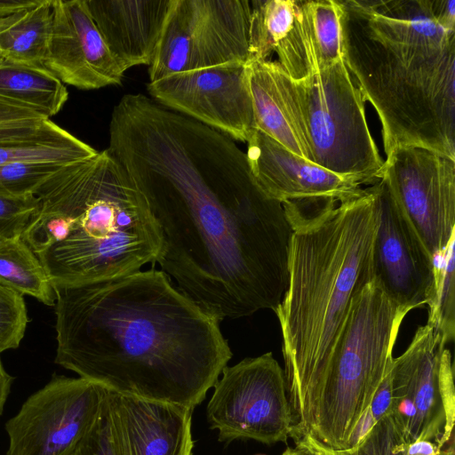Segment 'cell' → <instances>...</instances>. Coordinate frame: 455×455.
<instances>
[{"instance_id": "cell-31", "label": "cell", "mask_w": 455, "mask_h": 455, "mask_svg": "<svg viewBox=\"0 0 455 455\" xmlns=\"http://www.w3.org/2000/svg\"><path fill=\"white\" fill-rule=\"evenodd\" d=\"M37 208L35 195L27 196H0V243L22 237Z\"/></svg>"}, {"instance_id": "cell-19", "label": "cell", "mask_w": 455, "mask_h": 455, "mask_svg": "<svg viewBox=\"0 0 455 455\" xmlns=\"http://www.w3.org/2000/svg\"><path fill=\"white\" fill-rule=\"evenodd\" d=\"M249 30V62L273 52L294 81L315 72L307 25L300 0H253Z\"/></svg>"}, {"instance_id": "cell-23", "label": "cell", "mask_w": 455, "mask_h": 455, "mask_svg": "<svg viewBox=\"0 0 455 455\" xmlns=\"http://www.w3.org/2000/svg\"><path fill=\"white\" fill-rule=\"evenodd\" d=\"M96 149L46 120L36 133L0 142V165L13 163L68 164L95 156Z\"/></svg>"}, {"instance_id": "cell-35", "label": "cell", "mask_w": 455, "mask_h": 455, "mask_svg": "<svg viewBox=\"0 0 455 455\" xmlns=\"http://www.w3.org/2000/svg\"><path fill=\"white\" fill-rule=\"evenodd\" d=\"M13 378L5 371L0 359V416L9 395Z\"/></svg>"}, {"instance_id": "cell-3", "label": "cell", "mask_w": 455, "mask_h": 455, "mask_svg": "<svg viewBox=\"0 0 455 455\" xmlns=\"http://www.w3.org/2000/svg\"><path fill=\"white\" fill-rule=\"evenodd\" d=\"M339 1L343 60L386 155L418 147L455 161V1Z\"/></svg>"}, {"instance_id": "cell-2", "label": "cell", "mask_w": 455, "mask_h": 455, "mask_svg": "<svg viewBox=\"0 0 455 455\" xmlns=\"http://www.w3.org/2000/svg\"><path fill=\"white\" fill-rule=\"evenodd\" d=\"M52 286L55 363L110 392L193 411L232 357L220 322L159 269Z\"/></svg>"}, {"instance_id": "cell-15", "label": "cell", "mask_w": 455, "mask_h": 455, "mask_svg": "<svg viewBox=\"0 0 455 455\" xmlns=\"http://www.w3.org/2000/svg\"><path fill=\"white\" fill-rule=\"evenodd\" d=\"M52 12L43 65L64 84L80 90L121 84L127 68L106 44L86 0H52Z\"/></svg>"}, {"instance_id": "cell-13", "label": "cell", "mask_w": 455, "mask_h": 455, "mask_svg": "<svg viewBox=\"0 0 455 455\" xmlns=\"http://www.w3.org/2000/svg\"><path fill=\"white\" fill-rule=\"evenodd\" d=\"M147 90L158 104L233 140L247 142L256 130L245 63L172 74L149 82Z\"/></svg>"}, {"instance_id": "cell-7", "label": "cell", "mask_w": 455, "mask_h": 455, "mask_svg": "<svg viewBox=\"0 0 455 455\" xmlns=\"http://www.w3.org/2000/svg\"><path fill=\"white\" fill-rule=\"evenodd\" d=\"M276 71L313 163L360 185L380 180L385 160L367 124L365 100L344 60L299 81L292 80L277 61Z\"/></svg>"}, {"instance_id": "cell-29", "label": "cell", "mask_w": 455, "mask_h": 455, "mask_svg": "<svg viewBox=\"0 0 455 455\" xmlns=\"http://www.w3.org/2000/svg\"><path fill=\"white\" fill-rule=\"evenodd\" d=\"M28 323L23 295L0 283V354L20 346Z\"/></svg>"}, {"instance_id": "cell-17", "label": "cell", "mask_w": 455, "mask_h": 455, "mask_svg": "<svg viewBox=\"0 0 455 455\" xmlns=\"http://www.w3.org/2000/svg\"><path fill=\"white\" fill-rule=\"evenodd\" d=\"M123 455H192V410L108 391Z\"/></svg>"}, {"instance_id": "cell-1", "label": "cell", "mask_w": 455, "mask_h": 455, "mask_svg": "<svg viewBox=\"0 0 455 455\" xmlns=\"http://www.w3.org/2000/svg\"><path fill=\"white\" fill-rule=\"evenodd\" d=\"M107 149L143 196L156 262L184 295L220 322L278 307L293 230L231 138L130 93L113 108Z\"/></svg>"}, {"instance_id": "cell-28", "label": "cell", "mask_w": 455, "mask_h": 455, "mask_svg": "<svg viewBox=\"0 0 455 455\" xmlns=\"http://www.w3.org/2000/svg\"><path fill=\"white\" fill-rule=\"evenodd\" d=\"M70 455H123L112 419L108 390L93 421Z\"/></svg>"}, {"instance_id": "cell-22", "label": "cell", "mask_w": 455, "mask_h": 455, "mask_svg": "<svg viewBox=\"0 0 455 455\" xmlns=\"http://www.w3.org/2000/svg\"><path fill=\"white\" fill-rule=\"evenodd\" d=\"M52 1L31 0L25 7L0 17V57L43 64L52 31Z\"/></svg>"}, {"instance_id": "cell-5", "label": "cell", "mask_w": 455, "mask_h": 455, "mask_svg": "<svg viewBox=\"0 0 455 455\" xmlns=\"http://www.w3.org/2000/svg\"><path fill=\"white\" fill-rule=\"evenodd\" d=\"M22 239L52 285L82 284L156 262L161 238L147 203L108 149L62 165L36 191Z\"/></svg>"}, {"instance_id": "cell-37", "label": "cell", "mask_w": 455, "mask_h": 455, "mask_svg": "<svg viewBox=\"0 0 455 455\" xmlns=\"http://www.w3.org/2000/svg\"><path fill=\"white\" fill-rule=\"evenodd\" d=\"M30 1L31 0H0V17L25 7Z\"/></svg>"}, {"instance_id": "cell-36", "label": "cell", "mask_w": 455, "mask_h": 455, "mask_svg": "<svg viewBox=\"0 0 455 455\" xmlns=\"http://www.w3.org/2000/svg\"><path fill=\"white\" fill-rule=\"evenodd\" d=\"M438 451L439 449L434 443L421 441L410 444L407 455H437Z\"/></svg>"}, {"instance_id": "cell-6", "label": "cell", "mask_w": 455, "mask_h": 455, "mask_svg": "<svg viewBox=\"0 0 455 455\" xmlns=\"http://www.w3.org/2000/svg\"><path fill=\"white\" fill-rule=\"evenodd\" d=\"M407 314L374 280L357 291L318 384L293 418L291 438L309 435L330 448L355 446Z\"/></svg>"}, {"instance_id": "cell-26", "label": "cell", "mask_w": 455, "mask_h": 455, "mask_svg": "<svg viewBox=\"0 0 455 455\" xmlns=\"http://www.w3.org/2000/svg\"><path fill=\"white\" fill-rule=\"evenodd\" d=\"M455 236L433 259L434 279L427 305V324L434 327L445 344L455 337Z\"/></svg>"}, {"instance_id": "cell-34", "label": "cell", "mask_w": 455, "mask_h": 455, "mask_svg": "<svg viewBox=\"0 0 455 455\" xmlns=\"http://www.w3.org/2000/svg\"><path fill=\"white\" fill-rule=\"evenodd\" d=\"M44 118L23 107L0 100V123Z\"/></svg>"}, {"instance_id": "cell-30", "label": "cell", "mask_w": 455, "mask_h": 455, "mask_svg": "<svg viewBox=\"0 0 455 455\" xmlns=\"http://www.w3.org/2000/svg\"><path fill=\"white\" fill-rule=\"evenodd\" d=\"M409 446L388 413L377 421L355 447L357 455H407Z\"/></svg>"}, {"instance_id": "cell-16", "label": "cell", "mask_w": 455, "mask_h": 455, "mask_svg": "<svg viewBox=\"0 0 455 455\" xmlns=\"http://www.w3.org/2000/svg\"><path fill=\"white\" fill-rule=\"evenodd\" d=\"M246 143L245 154L257 182L270 198L281 204H339L364 191L355 180L303 159L257 129Z\"/></svg>"}, {"instance_id": "cell-27", "label": "cell", "mask_w": 455, "mask_h": 455, "mask_svg": "<svg viewBox=\"0 0 455 455\" xmlns=\"http://www.w3.org/2000/svg\"><path fill=\"white\" fill-rule=\"evenodd\" d=\"M65 165V164H64ZM62 165L44 163H13L0 165V196H27Z\"/></svg>"}, {"instance_id": "cell-33", "label": "cell", "mask_w": 455, "mask_h": 455, "mask_svg": "<svg viewBox=\"0 0 455 455\" xmlns=\"http://www.w3.org/2000/svg\"><path fill=\"white\" fill-rule=\"evenodd\" d=\"M295 447L300 449L305 455H357L355 447L338 450L326 446L309 435L292 437Z\"/></svg>"}, {"instance_id": "cell-32", "label": "cell", "mask_w": 455, "mask_h": 455, "mask_svg": "<svg viewBox=\"0 0 455 455\" xmlns=\"http://www.w3.org/2000/svg\"><path fill=\"white\" fill-rule=\"evenodd\" d=\"M46 118H36L0 123V142L31 136L39 132Z\"/></svg>"}, {"instance_id": "cell-39", "label": "cell", "mask_w": 455, "mask_h": 455, "mask_svg": "<svg viewBox=\"0 0 455 455\" xmlns=\"http://www.w3.org/2000/svg\"><path fill=\"white\" fill-rule=\"evenodd\" d=\"M282 455H305V454H304V452H303L300 449H299V448H297V447H295V448H290V447H288V448H287V449H286V450L282 453Z\"/></svg>"}, {"instance_id": "cell-14", "label": "cell", "mask_w": 455, "mask_h": 455, "mask_svg": "<svg viewBox=\"0 0 455 455\" xmlns=\"http://www.w3.org/2000/svg\"><path fill=\"white\" fill-rule=\"evenodd\" d=\"M378 207L371 268L374 280L400 308L410 312L428 301L434 266L397 204L387 180L373 184Z\"/></svg>"}, {"instance_id": "cell-38", "label": "cell", "mask_w": 455, "mask_h": 455, "mask_svg": "<svg viewBox=\"0 0 455 455\" xmlns=\"http://www.w3.org/2000/svg\"><path fill=\"white\" fill-rule=\"evenodd\" d=\"M454 434L451 436L449 442L439 450L437 455H455V446H454Z\"/></svg>"}, {"instance_id": "cell-24", "label": "cell", "mask_w": 455, "mask_h": 455, "mask_svg": "<svg viewBox=\"0 0 455 455\" xmlns=\"http://www.w3.org/2000/svg\"><path fill=\"white\" fill-rule=\"evenodd\" d=\"M0 283L46 306L55 304L53 286L43 264L21 237L0 243Z\"/></svg>"}, {"instance_id": "cell-4", "label": "cell", "mask_w": 455, "mask_h": 455, "mask_svg": "<svg viewBox=\"0 0 455 455\" xmlns=\"http://www.w3.org/2000/svg\"><path fill=\"white\" fill-rule=\"evenodd\" d=\"M282 204L293 232L288 286L274 312L294 418L325 370L354 295L372 280L378 207L373 185L352 200L313 212Z\"/></svg>"}, {"instance_id": "cell-25", "label": "cell", "mask_w": 455, "mask_h": 455, "mask_svg": "<svg viewBox=\"0 0 455 455\" xmlns=\"http://www.w3.org/2000/svg\"><path fill=\"white\" fill-rule=\"evenodd\" d=\"M312 48L315 71L343 59L339 0H300Z\"/></svg>"}, {"instance_id": "cell-18", "label": "cell", "mask_w": 455, "mask_h": 455, "mask_svg": "<svg viewBox=\"0 0 455 455\" xmlns=\"http://www.w3.org/2000/svg\"><path fill=\"white\" fill-rule=\"evenodd\" d=\"M173 0H86L113 55L129 69L149 66Z\"/></svg>"}, {"instance_id": "cell-9", "label": "cell", "mask_w": 455, "mask_h": 455, "mask_svg": "<svg viewBox=\"0 0 455 455\" xmlns=\"http://www.w3.org/2000/svg\"><path fill=\"white\" fill-rule=\"evenodd\" d=\"M251 14L248 0H173L149 82L227 63L249 61Z\"/></svg>"}, {"instance_id": "cell-10", "label": "cell", "mask_w": 455, "mask_h": 455, "mask_svg": "<svg viewBox=\"0 0 455 455\" xmlns=\"http://www.w3.org/2000/svg\"><path fill=\"white\" fill-rule=\"evenodd\" d=\"M207 405L219 441L286 442L293 428L283 370L268 352L222 370Z\"/></svg>"}, {"instance_id": "cell-21", "label": "cell", "mask_w": 455, "mask_h": 455, "mask_svg": "<svg viewBox=\"0 0 455 455\" xmlns=\"http://www.w3.org/2000/svg\"><path fill=\"white\" fill-rule=\"evenodd\" d=\"M68 98L66 85L43 64L0 57V100L50 119L61 110Z\"/></svg>"}, {"instance_id": "cell-11", "label": "cell", "mask_w": 455, "mask_h": 455, "mask_svg": "<svg viewBox=\"0 0 455 455\" xmlns=\"http://www.w3.org/2000/svg\"><path fill=\"white\" fill-rule=\"evenodd\" d=\"M107 389L53 374L5 424V455H70L93 421Z\"/></svg>"}, {"instance_id": "cell-8", "label": "cell", "mask_w": 455, "mask_h": 455, "mask_svg": "<svg viewBox=\"0 0 455 455\" xmlns=\"http://www.w3.org/2000/svg\"><path fill=\"white\" fill-rule=\"evenodd\" d=\"M445 346L427 323L393 359L390 414L409 444L427 441L440 450L454 434V369Z\"/></svg>"}, {"instance_id": "cell-20", "label": "cell", "mask_w": 455, "mask_h": 455, "mask_svg": "<svg viewBox=\"0 0 455 455\" xmlns=\"http://www.w3.org/2000/svg\"><path fill=\"white\" fill-rule=\"evenodd\" d=\"M256 129L291 153L313 163L310 151L288 108L276 71V60L247 63Z\"/></svg>"}, {"instance_id": "cell-12", "label": "cell", "mask_w": 455, "mask_h": 455, "mask_svg": "<svg viewBox=\"0 0 455 455\" xmlns=\"http://www.w3.org/2000/svg\"><path fill=\"white\" fill-rule=\"evenodd\" d=\"M383 178L433 259L455 236V161L423 148H397L384 161Z\"/></svg>"}]
</instances>
